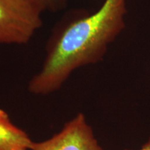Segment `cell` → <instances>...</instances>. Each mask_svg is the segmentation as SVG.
<instances>
[{
    "label": "cell",
    "instance_id": "obj_2",
    "mask_svg": "<svg viewBox=\"0 0 150 150\" xmlns=\"http://www.w3.org/2000/svg\"><path fill=\"white\" fill-rule=\"evenodd\" d=\"M45 11V0H0V44H28L42 27Z\"/></svg>",
    "mask_w": 150,
    "mask_h": 150
},
{
    "label": "cell",
    "instance_id": "obj_6",
    "mask_svg": "<svg viewBox=\"0 0 150 150\" xmlns=\"http://www.w3.org/2000/svg\"><path fill=\"white\" fill-rule=\"evenodd\" d=\"M125 150H129V149H125ZM138 150H150V137L149 140H148V141L142 145L141 149Z\"/></svg>",
    "mask_w": 150,
    "mask_h": 150
},
{
    "label": "cell",
    "instance_id": "obj_4",
    "mask_svg": "<svg viewBox=\"0 0 150 150\" xmlns=\"http://www.w3.org/2000/svg\"><path fill=\"white\" fill-rule=\"evenodd\" d=\"M33 142L27 133L15 125L8 113L0 109V150H29Z\"/></svg>",
    "mask_w": 150,
    "mask_h": 150
},
{
    "label": "cell",
    "instance_id": "obj_3",
    "mask_svg": "<svg viewBox=\"0 0 150 150\" xmlns=\"http://www.w3.org/2000/svg\"><path fill=\"white\" fill-rule=\"evenodd\" d=\"M29 150H104L99 145L85 116L79 112L57 134L44 141L33 142Z\"/></svg>",
    "mask_w": 150,
    "mask_h": 150
},
{
    "label": "cell",
    "instance_id": "obj_1",
    "mask_svg": "<svg viewBox=\"0 0 150 150\" xmlns=\"http://www.w3.org/2000/svg\"><path fill=\"white\" fill-rule=\"evenodd\" d=\"M127 12L126 0H105L93 14L83 9L65 13L52 29L41 70L28 84L30 93H54L75 70L102 61L125 28Z\"/></svg>",
    "mask_w": 150,
    "mask_h": 150
},
{
    "label": "cell",
    "instance_id": "obj_5",
    "mask_svg": "<svg viewBox=\"0 0 150 150\" xmlns=\"http://www.w3.org/2000/svg\"><path fill=\"white\" fill-rule=\"evenodd\" d=\"M47 11L52 13H56L66 7L67 0H45Z\"/></svg>",
    "mask_w": 150,
    "mask_h": 150
}]
</instances>
